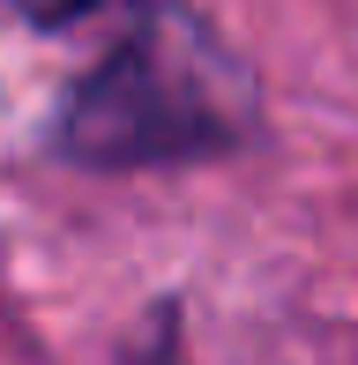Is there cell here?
Returning a JSON list of instances; mask_svg holds the SVG:
<instances>
[{
	"label": "cell",
	"mask_w": 358,
	"mask_h": 365,
	"mask_svg": "<svg viewBox=\"0 0 358 365\" xmlns=\"http://www.w3.org/2000/svg\"><path fill=\"white\" fill-rule=\"evenodd\" d=\"M23 23H38V30H60V23H83V15L97 8V0H8Z\"/></svg>",
	"instance_id": "cell-2"
},
{
	"label": "cell",
	"mask_w": 358,
	"mask_h": 365,
	"mask_svg": "<svg viewBox=\"0 0 358 365\" xmlns=\"http://www.w3.org/2000/svg\"><path fill=\"white\" fill-rule=\"evenodd\" d=\"M254 127V75L187 0H135L60 105V149L97 172L217 157Z\"/></svg>",
	"instance_id": "cell-1"
}]
</instances>
